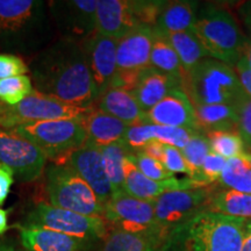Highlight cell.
<instances>
[{
	"label": "cell",
	"mask_w": 251,
	"mask_h": 251,
	"mask_svg": "<svg viewBox=\"0 0 251 251\" xmlns=\"http://www.w3.org/2000/svg\"><path fill=\"white\" fill-rule=\"evenodd\" d=\"M241 251H251V219H248L243 229V240Z\"/></svg>",
	"instance_id": "7dc6e473"
},
{
	"label": "cell",
	"mask_w": 251,
	"mask_h": 251,
	"mask_svg": "<svg viewBox=\"0 0 251 251\" xmlns=\"http://www.w3.org/2000/svg\"><path fill=\"white\" fill-rule=\"evenodd\" d=\"M238 125L237 131L242 137L244 146L251 151V97L246 93L236 103Z\"/></svg>",
	"instance_id": "ab89813d"
},
{
	"label": "cell",
	"mask_w": 251,
	"mask_h": 251,
	"mask_svg": "<svg viewBox=\"0 0 251 251\" xmlns=\"http://www.w3.org/2000/svg\"><path fill=\"white\" fill-rule=\"evenodd\" d=\"M87 133V143L102 148L124 140L129 126L107 113L93 107L81 119Z\"/></svg>",
	"instance_id": "603a6c76"
},
{
	"label": "cell",
	"mask_w": 251,
	"mask_h": 251,
	"mask_svg": "<svg viewBox=\"0 0 251 251\" xmlns=\"http://www.w3.org/2000/svg\"><path fill=\"white\" fill-rule=\"evenodd\" d=\"M105 171L115 193L124 192L125 162L128 155L133 153L127 146L120 141L100 148Z\"/></svg>",
	"instance_id": "f546056e"
},
{
	"label": "cell",
	"mask_w": 251,
	"mask_h": 251,
	"mask_svg": "<svg viewBox=\"0 0 251 251\" xmlns=\"http://www.w3.org/2000/svg\"><path fill=\"white\" fill-rule=\"evenodd\" d=\"M235 72H236L238 79H240L241 85H242L244 92L251 97V69L248 67L246 59L242 56L238 59L235 65Z\"/></svg>",
	"instance_id": "ee69618b"
},
{
	"label": "cell",
	"mask_w": 251,
	"mask_h": 251,
	"mask_svg": "<svg viewBox=\"0 0 251 251\" xmlns=\"http://www.w3.org/2000/svg\"><path fill=\"white\" fill-rule=\"evenodd\" d=\"M240 15L242 18L243 24L247 27L248 31L251 33V1L243 2L240 6Z\"/></svg>",
	"instance_id": "bcb514c9"
},
{
	"label": "cell",
	"mask_w": 251,
	"mask_h": 251,
	"mask_svg": "<svg viewBox=\"0 0 251 251\" xmlns=\"http://www.w3.org/2000/svg\"><path fill=\"white\" fill-rule=\"evenodd\" d=\"M36 146L47 158L64 162L69 156L87 143V133L81 119L72 120H49L19 126L12 129Z\"/></svg>",
	"instance_id": "8992f818"
},
{
	"label": "cell",
	"mask_w": 251,
	"mask_h": 251,
	"mask_svg": "<svg viewBox=\"0 0 251 251\" xmlns=\"http://www.w3.org/2000/svg\"><path fill=\"white\" fill-rule=\"evenodd\" d=\"M212 187L175 190L163 193L153 200L157 225L170 235L176 228L186 224L202 212H207V203Z\"/></svg>",
	"instance_id": "7c38bea8"
},
{
	"label": "cell",
	"mask_w": 251,
	"mask_h": 251,
	"mask_svg": "<svg viewBox=\"0 0 251 251\" xmlns=\"http://www.w3.org/2000/svg\"><path fill=\"white\" fill-rule=\"evenodd\" d=\"M144 122L198 131L194 107L181 87L170 91L162 101L144 113Z\"/></svg>",
	"instance_id": "e0dca14e"
},
{
	"label": "cell",
	"mask_w": 251,
	"mask_h": 251,
	"mask_svg": "<svg viewBox=\"0 0 251 251\" xmlns=\"http://www.w3.org/2000/svg\"><path fill=\"white\" fill-rule=\"evenodd\" d=\"M249 33V31H248ZM242 57L246 59L248 67L251 69V33L248 34L244 40L242 48Z\"/></svg>",
	"instance_id": "c3c4849f"
},
{
	"label": "cell",
	"mask_w": 251,
	"mask_h": 251,
	"mask_svg": "<svg viewBox=\"0 0 251 251\" xmlns=\"http://www.w3.org/2000/svg\"><path fill=\"white\" fill-rule=\"evenodd\" d=\"M47 157L29 141L12 130L0 129V164L13 171L20 181L39 179Z\"/></svg>",
	"instance_id": "4fadbf2b"
},
{
	"label": "cell",
	"mask_w": 251,
	"mask_h": 251,
	"mask_svg": "<svg viewBox=\"0 0 251 251\" xmlns=\"http://www.w3.org/2000/svg\"><path fill=\"white\" fill-rule=\"evenodd\" d=\"M152 42L153 30L147 26H139L118 40L117 74L112 87L130 92L135 89L142 71L150 67Z\"/></svg>",
	"instance_id": "8fae6325"
},
{
	"label": "cell",
	"mask_w": 251,
	"mask_h": 251,
	"mask_svg": "<svg viewBox=\"0 0 251 251\" xmlns=\"http://www.w3.org/2000/svg\"><path fill=\"white\" fill-rule=\"evenodd\" d=\"M242 156L247 159V162L249 163V165L251 166V151H249V150L247 151V150H246V151L242 153Z\"/></svg>",
	"instance_id": "816d5d0a"
},
{
	"label": "cell",
	"mask_w": 251,
	"mask_h": 251,
	"mask_svg": "<svg viewBox=\"0 0 251 251\" xmlns=\"http://www.w3.org/2000/svg\"><path fill=\"white\" fill-rule=\"evenodd\" d=\"M0 251H19V250L7 242H0Z\"/></svg>",
	"instance_id": "f907efd6"
},
{
	"label": "cell",
	"mask_w": 251,
	"mask_h": 251,
	"mask_svg": "<svg viewBox=\"0 0 251 251\" xmlns=\"http://www.w3.org/2000/svg\"><path fill=\"white\" fill-rule=\"evenodd\" d=\"M198 2L188 0L166 1L156 26L152 28L157 34L193 33L197 18Z\"/></svg>",
	"instance_id": "cb8c5ba5"
},
{
	"label": "cell",
	"mask_w": 251,
	"mask_h": 251,
	"mask_svg": "<svg viewBox=\"0 0 251 251\" xmlns=\"http://www.w3.org/2000/svg\"><path fill=\"white\" fill-rule=\"evenodd\" d=\"M164 36L177 52L185 74L192 70L202 59L208 57L206 50L193 33H172Z\"/></svg>",
	"instance_id": "f1b7e54d"
},
{
	"label": "cell",
	"mask_w": 251,
	"mask_h": 251,
	"mask_svg": "<svg viewBox=\"0 0 251 251\" xmlns=\"http://www.w3.org/2000/svg\"><path fill=\"white\" fill-rule=\"evenodd\" d=\"M193 34L207 55L229 67H235L242 56L246 35L236 19L222 8L207 6L197 13Z\"/></svg>",
	"instance_id": "5b68a950"
},
{
	"label": "cell",
	"mask_w": 251,
	"mask_h": 251,
	"mask_svg": "<svg viewBox=\"0 0 251 251\" xmlns=\"http://www.w3.org/2000/svg\"><path fill=\"white\" fill-rule=\"evenodd\" d=\"M92 108L69 105L34 90L27 98L14 106L0 101V127L12 130L19 126L33 122L83 119Z\"/></svg>",
	"instance_id": "9c48e42d"
},
{
	"label": "cell",
	"mask_w": 251,
	"mask_h": 251,
	"mask_svg": "<svg viewBox=\"0 0 251 251\" xmlns=\"http://www.w3.org/2000/svg\"><path fill=\"white\" fill-rule=\"evenodd\" d=\"M226 162L227 159L224 157L216 155L214 152H209L203 161L199 177L194 181V188L208 187L218 183L222 171H224Z\"/></svg>",
	"instance_id": "d590c367"
},
{
	"label": "cell",
	"mask_w": 251,
	"mask_h": 251,
	"mask_svg": "<svg viewBox=\"0 0 251 251\" xmlns=\"http://www.w3.org/2000/svg\"><path fill=\"white\" fill-rule=\"evenodd\" d=\"M162 164L165 168V170L172 176L175 174L188 175L187 166L186 163H185L183 153H181L179 149L174 148V147L165 146Z\"/></svg>",
	"instance_id": "b9f144b4"
},
{
	"label": "cell",
	"mask_w": 251,
	"mask_h": 251,
	"mask_svg": "<svg viewBox=\"0 0 251 251\" xmlns=\"http://www.w3.org/2000/svg\"><path fill=\"white\" fill-rule=\"evenodd\" d=\"M164 148H165L164 144L158 142V141L156 140H152L150 141V142L147 144L142 150H141V151L146 153V155H148L149 157H151V158L156 159V161L162 163L163 156H164Z\"/></svg>",
	"instance_id": "f6af8a7d"
},
{
	"label": "cell",
	"mask_w": 251,
	"mask_h": 251,
	"mask_svg": "<svg viewBox=\"0 0 251 251\" xmlns=\"http://www.w3.org/2000/svg\"><path fill=\"white\" fill-rule=\"evenodd\" d=\"M246 221L202 212L176 228L159 251H241Z\"/></svg>",
	"instance_id": "7a4b0ae2"
},
{
	"label": "cell",
	"mask_w": 251,
	"mask_h": 251,
	"mask_svg": "<svg viewBox=\"0 0 251 251\" xmlns=\"http://www.w3.org/2000/svg\"><path fill=\"white\" fill-rule=\"evenodd\" d=\"M177 87L183 89V81L159 72L151 67L144 69L135 89L131 91L140 107L146 113Z\"/></svg>",
	"instance_id": "44dd1931"
},
{
	"label": "cell",
	"mask_w": 251,
	"mask_h": 251,
	"mask_svg": "<svg viewBox=\"0 0 251 251\" xmlns=\"http://www.w3.org/2000/svg\"><path fill=\"white\" fill-rule=\"evenodd\" d=\"M51 39L43 0H0V49L29 55Z\"/></svg>",
	"instance_id": "3957f363"
},
{
	"label": "cell",
	"mask_w": 251,
	"mask_h": 251,
	"mask_svg": "<svg viewBox=\"0 0 251 251\" xmlns=\"http://www.w3.org/2000/svg\"><path fill=\"white\" fill-rule=\"evenodd\" d=\"M211 151L226 159L238 157L246 151V146L238 131H211L206 134Z\"/></svg>",
	"instance_id": "d6a6232c"
},
{
	"label": "cell",
	"mask_w": 251,
	"mask_h": 251,
	"mask_svg": "<svg viewBox=\"0 0 251 251\" xmlns=\"http://www.w3.org/2000/svg\"><path fill=\"white\" fill-rule=\"evenodd\" d=\"M190 188H194L192 180L190 178L178 179V178L171 177L162 181L149 179L137 170L134 163L133 153L128 155L126 158L124 192L128 196L146 200V201H153L168 191L190 190Z\"/></svg>",
	"instance_id": "ac0fdd59"
},
{
	"label": "cell",
	"mask_w": 251,
	"mask_h": 251,
	"mask_svg": "<svg viewBox=\"0 0 251 251\" xmlns=\"http://www.w3.org/2000/svg\"><path fill=\"white\" fill-rule=\"evenodd\" d=\"M8 214H9V211H7V209L0 208V235H2L7 231Z\"/></svg>",
	"instance_id": "681fc988"
},
{
	"label": "cell",
	"mask_w": 251,
	"mask_h": 251,
	"mask_svg": "<svg viewBox=\"0 0 251 251\" xmlns=\"http://www.w3.org/2000/svg\"><path fill=\"white\" fill-rule=\"evenodd\" d=\"M14 183V174L7 166L0 164V206L7 199L11 186Z\"/></svg>",
	"instance_id": "7bdbcfd3"
},
{
	"label": "cell",
	"mask_w": 251,
	"mask_h": 251,
	"mask_svg": "<svg viewBox=\"0 0 251 251\" xmlns=\"http://www.w3.org/2000/svg\"><path fill=\"white\" fill-rule=\"evenodd\" d=\"M140 25L135 18L131 1L99 0L97 1L96 31L101 35L120 40Z\"/></svg>",
	"instance_id": "d6986e66"
},
{
	"label": "cell",
	"mask_w": 251,
	"mask_h": 251,
	"mask_svg": "<svg viewBox=\"0 0 251 251\" xmlns=\"http://www.w3.org/2000/svg\"><path fill=\"white\" fill-rule=\"evenodd\" d=\"M151 130L153 140L158 141L164 146L174 147L179 150H183L190 142L191 137L197 133V131L187 129V128L168 127V126L158 125H152Z\"/></svg>",
	"instance_id": "e575fe53"
},
{
	"label": "cell",
	"mask_w": 251,
	"mask_h": 251,
	"mask_svg": "<svg viewBox=\"0 0 251 251\" xmlns=\"http://www.w3.org/2000/svg\"><path fill=\"white\" fill-rule=\"evenodd\" d=\"M102 218L109 230L158 236L165 241L169 236L157 225L153 201L137 199L125 192L115 193L103 206Z\"/></svg>",
	"instance_id": "30bf717a"
},
{
	"label": "cell",
	"mask_w": 251,
	"mask_h": 251,
	"mask_svg": "<svg viewBox=\"0 0 251 251\" xmlns=\"http://www.w3.org/2000/svg\"><path fill=\"white\" fill-rule=\"evenodd\" d=\"M166 1H157V0H140L131 1V7L135 18L140 26H147L153 28L156 26L157 20L161 15Z\"/></svg>",
	"instance_id": "8d00e7d4"
},
{
	"label": "cell",
	"mask_w": 251,
	"mask_h": 251,
	"mask_svg": "<svg viewBox=\"0 0 251 251\" xmlns=\"http://www.w3.org/2000/svg\"><path fill=\"white\" fill-rule=\"evenodd\" d=\"M29 72V67L20 56L14 54H0V79L23 76Z\"/></svg>",
	"instance_id": "60d3db41"
},
{
	"label": "cell",
	"mask_w": 251,
	"mask_h": 251,
	"mask_svg": "<svg viewBox=\"0 0 251 251\" xmlns=\"http://www.w3.org/2000/svg\"><path fill=\"white\" fill-rule=\"evenodd\" d=\"M31 78L27 75L0 79V101L14 106L33 92Z\"/></svg>",
	"instance_id": "836d02e7"
},
{
	"label": "cell",
	"mask_w": 251,
	"mask_h": 251,
	"mask_svg": "<svg viewBox=\"0 0 251 251\" xmlns=\"http://www.w3.org/2000/svg\"><path fill=\"white\" fill-rule=\"evenodd\" d=\"M207 212L251 219V194L237 192L230 188H222L220 191L212 188Z\"/></svg>",
	"instance_id": "484cf974"
},
{
	"label": "cell",
	"mask_w": 251,
	"mask_h": 251,
	"mask_svg": "<svg viewBox=\"0 0 251 251\" xmlns=\"http://www.w3.org/2000/svg\"><path fill=\"white\" fill-rule=\"evenodd\" d=\"M48 7L63 37L83 42L96 33V0H56Z\"/></svg>",
	"instance_id": "5bb4252c"
},
{
	"label": "cell",
	"mask_w": 251,
	"mask_h": 251,
	"mask_svg": "<svg viewBox=\"0 0 251 251\" xmlns=\"http://www.w3.org/2000/svg\"><path fill=\"white\" fill-rule=\"evenodd\" d=\"M98 97L111 86L117 74L118 40L93 33L81 42Z\"/></svg>",
	"instance_id": "2e32d148"
},
{
	"label": "cell",
	"mask_w": 251,
	"mask_h": 251,
	"mask_svg": "<svg viewBox=\"0 0 251 251\" xmlns=\"http://www.w3.org/2000/svg\"><path fill=\"white\" fill-rule=\"evenodd\" d=\"M26 227H40L58 231L75 237L92 248L103 241L109 233V228L102 216H86L40 202L28 213Z\"/></svg>",
	"instance_id": "52a82bcc"
},
{
	"label": "cell",
	"mask_w": 251,
	"mask_h": 251,
	"mask_svg": "<svg viewBox=\"0 0 251 251\" xmlns=\"http://www.w3.org/2000/svg\"><path fill=\"white\" fill-rule=\"evenodd\" d=\"M46 188L50 205L86 216L103 215L96 194L68 164L48 166Z\"/></svg>",
	"instance_id": "ba28073f"
},
{
	"label": "cell",
	"mask_w": 251,
	"mask_h": 251,
	"mask_svg": "<svg viewBox=\"0 0 251 251\" xmlns=\"http://www.w3.org/2000/svg\"><path fill=\"white\" fill-rule=\"evenodd\" d=\"M94 107L119 119L128 126L144 122V112L130 91L108 87L98 97Z\"/></svg>",
	"instance_id": "7402d4cb"
},
{
	"label": "cell",
	"mask_w": 251,
	"mask_h": 251,
	"mask_svg": "<svg viewBox=\"0 0 251 251\" xmlns=\"http://www.w3.org/2000/svg\"><path fill=\"white\" fill-rule=\"evenodd\" d=\"M164 242L158 236L109 230L100 251H159Z\"/></svg>",
	"instance_id": "4316f807"
},
{
	"label": "cell",
	"mask_w": 251,
	"mask_h": 251,
	"mask_svg": "<svg viewBox=\"0 0 251 251\" xmlns=\"http://www.w3.org/2000/svg\"><path fill=\"white\" fill-rule=\"evenodd\" d=\"M183 153V157L186 163L187 170H188V178L192 180L193 187L194 181L199 177L200 171H201V166L203 161L211 151V146H209V141L207 139L206 134L197 131L196 134L191 137L190 142L185 147L183 150H180Z\"/></svg>",
	"instance_id": "1f68e13d"
},
{
	"label": "cell",
	"mask_w": 251,
	"mask_h": 251,
	"mask_svg": "<svg viewBox=\"0 0 251 251\" xmlns=\"http://www.w3.org/2000/svg\"><path fill=\"white\" fill-rule=\"evenodd\" d=\"M67 164L89 185L102 206L115 194L105 171L101 151L98 147L86 143L69 156Z\"/></svg>",
	"instance_id": "9a60e30c"
},
{
	"label": "cell",
	"mask_w": 251,
	"mask_h": 251,
	"mask_svg": "<svg viewBox=\"0 0 251 251\" xmlns=\"http://www.w3.org/2000/svg\"><path fill=\"white\" fill-rule=\"evenodd\" d=\"M153 30V29H152ZM150 67L159 72L177 78L184 83L185 72L179 57L166 37L153 31V42L150 55Z\"/></svg>",
	"instance_id": "83f0119b"
},
{
	"label": "cell",
	"mask_w": 251,
	"mask_h": 251,
	"mask_svg": "<svg viewBox=\"0 0 251 251\" xmlns=\"http://www.w3.org/2000/svg\"><path fill=\"white\" fill-rule=\"evenodd\" d=\"M183 90L193 106L236 105L246 94L236 72L214 58H205L185 74Z\"/></svg>",
	"instance_id": "277c9868"
},
{
	"label": "cell",
	"mask_w": 251,
	"mask_h": 251,
	"mask_svg": "<svg viewBox=\"0 0 251 251\" xmlns=\"http://www.w3.org/2000/svg\"><path fill=\"white\" fill-rule=\"evenodd\" d=\"M218 183L220 186L251 194V166L247 159L242 155L227 159Z\"/></svg>",
	"instance_id": "4dcf8cb0"
},
{
	"label": "cell",
	"mask_w": 251,
	"mask_h": 251,
	"mask_svg": "<svg viewBox=\"0 0 251 251\" xmlns=\"http://www.w3.org/2000/svg\"><path fill=\"white\" fill-rule=\"evenodd\" d=\"M133 158L137 170H139L142 175L146 176L147 178H149V179L162 181L174 177V176L170 175L165 170V168L163 166L161 162L156 161V159L151 158V157L146 155V153L142 151H137L133 153Z\"/></svg>",
	"instance_id": "74e56055"
},
{
	"label": "cell",
	"mask_w": 251,
	"mask_h": 251,
	"mask_svg": "<svg viewBox=\"0 0 251 251\" xmlns=\"http://www.w3.org/2000/svg\"><path fill=\"white\" fill-rule=\"evenodd\" d=\"M151 126V124H147V122L129 126L122 142L133 153L141 151L150 141L153 140Z\"/></svg>",
	"instance_id": "f35d334b"
},
{
	"label": "cell",
	"mask_w": 251,
	"mask_h": 251,
	"mask_svg": "<svg viewBox=\"0 0 251 251\" xmlns=\"http://www.w3.org/2000/svg\"><path fill=\"white\" fill-rule=\"evenodd\" d=\"M26 251H87L89 244L68 235L40 227L15 225Z\"/></svg>",
	"instance_id": "ffe728a7"
},
{
	"label": "cell",
	"mask_w": 251,
	"mask_h": 251,
	"mask_svg": "<svg viewBox=\"0 0 251 251\" xmlns=\"http://www.w3.org/2000/svg\"><path fill=\"white\" fill-rule=\"evenodd\" d=\"M198 131H237L238 114L236 105L193 106Z\"/></svg>",
	"instance_id": "d4e9b609"
},
{
	"label": "cell",
	"mask_w": 251,
	"mask_h": 251,
	"mask_svg": "<svg viewBox=\"0 0 251 251\" xmlns=\"http://www.w3.org/2000/svg\"><path fill=\"white\" fill-rule=\"evenodd\" d=\"M36 91L78 107H94L98 92L81 43L61 37L31 62Z\"/></svg>",
	"instance_id": "6da1fadb"
}]
</instances>
